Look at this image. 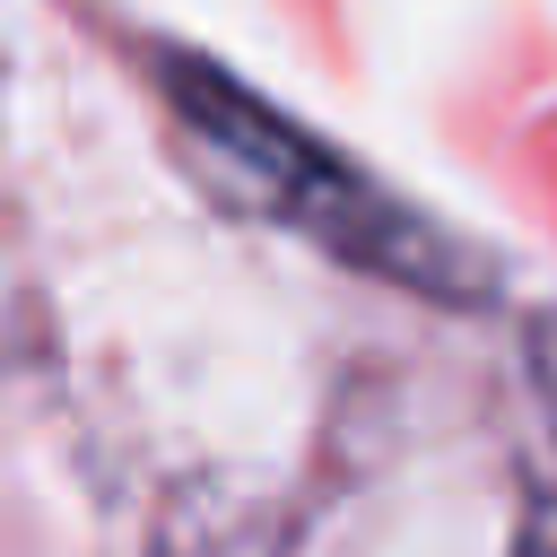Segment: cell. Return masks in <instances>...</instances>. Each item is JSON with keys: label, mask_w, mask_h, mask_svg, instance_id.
I'll return each mask as SVG.
<instances>
[{"label": "cell", "mask_w": 557, "mask_h": 557, "mask_svg": "<svg viewBox=\"0 0 557 557\" xmlns=\"http://www.w3.org/2000/svg\"><path fill=\"white\" fill-rule=\"evenodd\" d=\"M157 87L165 104L183 113L191 148L226 174V191L252 209V218H278L296 226L305 244H322L331 261L366 270V278H392V287H418V296H461L479 305L496 287L487 252H470L461 235L426 226L409 200H392L383 183H366L331 139H313L305 122H287L278 104H261L244 78H226L218 61L200 52H157Z\"/></svg>", "instance_id": "cell-1"}, {"label": "cell", "mask_w": 557, "mask_h": 557, "mask_svg": "<svg viewBox=\"0 0 557 557\" xmlns=\"http://www.w3.org/2000/svg\"><path fill=\"white\" fill-rule=\"evenodd\" d=\"M522 366H531V383H540V400H548V418H557V305L531 313V331H522Z\"/></svg>", "instance_id": "cell-2"}, {"label": "cell", "mask_w": 557, "mask_h": 557, "mask_svg": "<svg viewBox=\"0 0 557 557\" xmlns=\"http://www.w3.org/2000/svg\"><path fill=\"white\" fill-rule=\"evenodd\" d=\"M513 557H557V487L522 505V531H513Z\"/></svg>", "instance_id": "cell-3"}, {"label": "cell", "mask_w": 557, "mask_h": 557, "mask_svg": "<svg viewBox=\"0 0 557 557\" xmlns=\"http://www.w3.org/2000/svg\"><path fill=\"white\" fill-rule=\"evenodd\" d=\"M9 339H17V313H9V296H0V357H9Z\"/></svg>", "instance_id": "cell-4"}]
</instances>
